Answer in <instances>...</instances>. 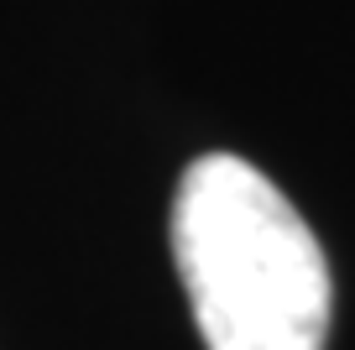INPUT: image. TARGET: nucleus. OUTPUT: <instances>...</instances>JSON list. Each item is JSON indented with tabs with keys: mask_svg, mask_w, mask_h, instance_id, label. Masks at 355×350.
Here are the masks:
<instances>
[{
	"mask_svg": "<svg viewBox=\"0 0 355 350\" xmlns=\"http://www.w3.org/2000/svg\"><path fill=\"white\" fill-rule=\"evenodd\" d=\"M173 262L209 350H324L329 262L261 167L204 152L173 194Z\"/></svg>",
	"mask_w": 355,
	"mask_h": 350,
	"instance_id": "nucleus-1",
	"label": "nucleus"
}]
</instances>
